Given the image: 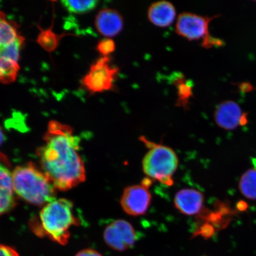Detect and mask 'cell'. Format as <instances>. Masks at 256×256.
Returning <instances> with one entry per match:
<instances>
[{"label":"cell","instance_id":"6da1fadb","mask_svg":"<svg viewBox=\"0 0 256 256\" xmlns=\"http://www.w3.org/2000/svg\"><path fill=\"white\" fill-rule=\"evenodd\" d=\"M44 144L38 150L42 170L56 190H67L86 179L84 162L78 152L80 138L71 127L50 121L44 136Z\"/></svg>","mask_w":256,"mask_h":256},{"label":"cell","instance_id":"7a4b0ae2","mask_svg":"<svg viewBox=\"0 0 256 256\" xmlns=\"http://www.w3.org/2000/svg\"><path fill=\"white\" fill-rule=\"evenodd\" d=\"M78 224L72 202L56 199L44 206L30 226L38 236H48L54 242L66 245L70 238V228Z\"/></svg>","mask_w":256,"mask_h":256},{"label":"cell","instance_id":"3957f363","mask_svg":"<svg viewBox=\"0 0 256 256\" xmlns=\"http://www.w3.org/2000/svg\"><path fill=\"white\" fill-rule=\"evenodd\" d=\"M12 180L16 194L28 203L44 206L56 199V188L43 171L32 163L16 167Z\"/></svg>","mask_w":256,"mask_h":256},{"label":"cell","instance_id":"277c9868","mask_svg":"<svg viewBox=\"0 0 256 256\" xmlns=\"http://www.w3.org/2000/svg\"><path fill=\"white\" fill-rule=\"evenodd\" d=\"M140 140L148 149L142 160L144 174L152 180L171 186L178 166V156L174 150L162 144L152 142L144 136Z\"/></svg>","mask_w":256,"mask_h":256},{"label":"cell","instance_id":"5b68a950","mask_svg":"<svg viewBox=\"0 0 256 256\" xmlns=\"http://www.w3.org/2000/svg\"><path fill=\"white\" fill-rule=\"evenodd\" d=\"M217 17L218 16L210 18L192 12H182L176 22V34L190 41L201 40V46L208 49L222 46L223 41L210 34V22Z\"/></svg>","mask_w":256,"mask_h":256},{"label":"cell","instance_id":"8992f818","mask_svg":"<svg viewBox=\"0 0 256 256\" xmlns=\"http://www.w3.org/2000/svg\"><path fill=\"white\" fill-rule=\"evenodd\" d=\"M120 68L111 64L110 56H102L92 64L82 84L91 94L114 91Z\"/></svg>","mask_w":256,"mask_h":256},{"label":"cell","instance_id":"52a82bcc","mask_svg":"<svg viewBox=\"0 0 256 256\" xmlns=\"http://www.w3.org/2000/svg\"><path fill=\"white\" fill-rule=\"evenodd\" d=\"M152 180L146 178L142 184L131 185L124 188L120 204L122 208L128 215L139 216L145 215L152 200L150 187Z\"/></svg>","mask_w":256,"mask_h":256},{"label":"cell","instance_id":"ba28073f","mask_svg":"<svg viewBox=\"0 0 256 256\" xmlns=\"http://www.w3.org/2000/svg\"><path fill=\"white\" fill-rule=\"evenodd\" d=\"M106 244L117 252H124L132 248L136 240L132 224L124 220H116L106 227L104 232Z\"/></svg>","mask_w":256,"mask_h":256},{"label":"cell","instance_id":"9c48e42d","mask_svg":"<svg viewBox=\"0 0 256 256\" xmlns=\"http://www.w3.org/2000/svg\"><path fill=\"white\" fill-rule=\"evenodd\" d=\"M12 172L8 158L0 152V216L16 206Z\"/></svg>","mask_w":256,"mask_h":256},{"label":"cell","instance_id":"30bf717a","mask_svg":"<svg viewBox=\"0 0 256 256\" xmlns=\"http://www.w3.org/2000/svg\"><path fill=\"white\" fill-rule=\"evenodd\" d=\"M214 120L219 127L226 130H233L248 122L247 114L240 106L232 100L222 102L214 112Z\"/></svg>","mask_w":256,"mask_h":256},{"label":"cell","instance_id":"8fae6325","mask_svg":"<svg viewBox=\"0 0 256 256\" xmlns=\"http://www.w3.org/2000/svg\"><path fill=\"white\" fill-rule=\"evenodd\" d=\"M204 198L202 193L194 188H183L176 193L174 206L182 214L188 216L200 215L203 210Z\"/></svg>","mask_w":256,"mask_h":256},{"label":"cell","instance_id":"7c38bea8","mask_svg":"<svg viewBox=\"0 0 256 256\" xmlns=\"http://www.w3.org/2000/svg\"><path fill=\"white\" fill-rule=\"evenodd\" d=\"M122 16L116 10L104 8L96 16L95 26L98 33L107 38L114 37L122 31Z\"/></svg>","mask_w":256,"mask_h":256},{"label":"cell","instance_id":"4fadbf2b","mask_svg":"<svg viewBox=\"0 0 256 256\" xmlns=\"http://www.w3.org/2000/svg\"><path fill=\"white\" fill-rule=\"evenodd\" d=\"M147 15L152 24L156 26L164 28L174 23L176 10L174 5L170 2L160 1L154 2L150 6Z\"/></svg>","mask_w":256,"mask_h":256},{"label":"cell","instance_id":"5bb4252c","mask_svg":"<svg viewBox=\"0 0 256 256\" xmlns=\"http://www.w3.org/2000/svg\"><path fill=\"white\" fill-rule=\"evenodd\" d=\"M172 82L178 90L176 106L184 108V110H188L190 106V99L193 97V84L181 73H179L178 75L176 74Z\"/></svg>","mask_w":256,"mask_h":256},{"label":"cell","instance_id":"9a60e30c","mask_svg":"<svg viewBox=\"0 0 256 256\" xmlns=\"http://www.w3.org/2000/svg\"><path fill=\"white\" fill-rule=\"evenodd\" d=\"M19 69L18 62L6 55L0 49V83L6 84L14 82Z\"/></svg>","mask_w":256,"mask_h":256},{"label":"cell","instance_id":"2e32d148","mask_svg":"<svg viewBox=\"0 0 256 256\" xmlns=\"http://www.w3.org/2000/svg\"><path fill=\"white\" fill-rule=\"evenodd\" d=\"M18 26L15 22L10 20L4 12L0 11V48L14 43L20 34Z\"/></svg>","mask_w":256,"mask_h":256},{"label":"cell","instance_id":"e0dca14e","mask_svg":"<svg viewBox=\"0 0 256 256\" xmlns=\"http://www.w3.org/2000/svg\"><path fill=\"white\" fill-rule=\"evenodd\" d=\"M239 190L248 200H256V169L248 170L242 176Z\"/></svg>","mask_w":256,"mask_h":256},{"label":"cell","instance_id":"ac0fdd59","mask_svg":"<svg viewBox=\"0 0 256 256\" xmlns=\"http://www.w3.org/2000/svg\"><path fill=\"white\" fill-rule=\"evenodd\" d=\"M68 35L63 34L58 35L54 33L52 28H47L46 30H41L38 38V42L44 49L48 52H52L58 46L60 39Z\"/></svg>","mask_w":256,"mask_h":256},{"label":"cell","instance_id":"d6986e66","mask_svg":"<svg viewBox=\"0 0 256 256\" xmlns=\"http://www.w3.org/2000/svg\"><path fill=\"white\" fill-rule=\"evenodd\" d=\"M62 2L64 7L73 14H86V12L92 10L97 7L98 4V2L96 0H88V1L66 0Z\"/></svg>","mask_w":256,"mask_h":256},{"label":"cell","instance_id":"ffe728a7","mask_svg":"<svg viewBox=\"0 0 256 256\" xmlns=\"http://www.w3.org/2000/svg\"><path fill=\"white\" fill-rule=\"evenodd\" d=\"M116 50V44L113 40L110 38H104L99 41L96 50L102 56H110V54L114 52Z\"/></svg>","mask_w":256,"mask_h":256},{"label":"cell","instance_id":"44dd1931","mask_svg":"<svg viewBox=\"0 0 256 256\" xmlns=\"http://www.w3.org/2000/svg\"><path fill=\"white\" fill-rule=\"evenodd\" d=\"M0 256H19V255L14 248L8 246L0 244Z\"/></svg>","mask_w":256,"mask_h":256},{"label":"cell","instance_id":"7402d4cb","mask_svg":"<svg viewBox=\"0 0 256 256\" xmlns=\"http://www.w3.org/2000/svg\"><path fill=\"white\" fill-rule=\"evenodd\" d=\"M75 256H103L95 250L88 248L80 251Z\"/></svg>","mask_w":256,"mask_h":256},{"label":"cell","instance_id":"603a6c76","mask_svg":"<svg viewBox=\"0 0 256 256\" xmlns=\"http://www.w3.org/2000/svg\"><path fill=\"white\" fill-rule=\"evenodd\" d=\"M6 136L4 132H3L2 127L0 126V146L4 142Z\"/></svg>","mask_w":256,"mask_h":256}]
</instances>
